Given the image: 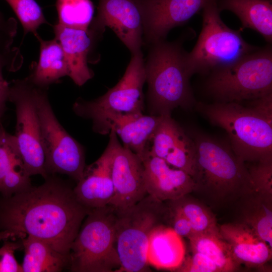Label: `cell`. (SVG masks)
<instances>
[{"mask_svg": "<svg viewBox=\"0 0 272 272\" xmlns=\"http://www.w3.org/2000/svg\"><path fill=\"white\" fill-rule=\"evenodd\" d=\"M147 193L164 202L180 198L195 189L193 178L148 153L143 159Z\"/></svg>", "mask_w": 272, "mask_h": 272, "instance_id": "e0dca14e", "label": "cell"}, {"mask_svg": "<svg viewBox=\"0 0 272 272\" xmlns=\"http://www.w3.org/2000/svg\"><path fill=\"white\" fill-rule=\"evenodd\" d=\"M162 116L97 112L85 116L90 119L95 132L101 134L113 130L123 146L130 149L142 160L149 151L150 143Z\"/></svg>", "mask_w": 272, "mask_h": 272, "instance_id": "4fadbf2b", "label": "cell"}, {"mask_svg": "<svg viewBox=\"0 0 272 272\" xmlns=\"http://www.w3.org/2000/svg\"><path fill=\"white\" fill-rule=\"evenodd\" d=\"M12 45H0V120L6 111L10 88V84L4 77V70L15 72L19 70L23 63V58L19 49L12 47Z\"/></svg>", "mask_w": 272, "mask_h": 272, "instance_id": "f546056e", "label": "cell"}, {"mask_svg": "<svg viewBox=\"0 0 272 272\" xmlns=\"http://www.w3.org/2000/svg\"><path fill=\"white\" fill-rule=\"evenodd\" d=\"M20 246L19 243L6 241L0 248V272H22L14 255Z\"/></svg>", "mask_w": 272, "mask_h": 272, "instance_id": "e575fe53", "label": "cell"}, {"mask_svg": "<svg viewBox=\"0 0 272 272\" xmlns=\"http://www.w3.org/2000/svg\"><path fill=\"white\" fill-rule=\"evenodd\" d=\"M19 155L14 135L6 132L0 120V186Z\"/></svg>", "mask_w": 272, "mask_h": 272, "instance_id": "d6a6232c", "label": "cell"}, {"mask_svg": "<svg viewBox=\"0 0 272 272\" xmlns=\"http://www.w3.org/2000/svg\"><path fill=\"white\" fill-rule=\"evenodd\" d=\"M109 134L113 143L110 173L114 188L109 205L116 210L123 209L137 203L148 194L144 167L139 156L120 144L113 130Z\"/></svg>", "mask_w": 272, "mask_h": 272, "instance_id": "5bb4252c", "label": "cell"}, {"mask_svg": "<svg viewBox=\"0 0 272 272\" xmlns=\"http://www.w3.org/2000/svg\"><path fill=\"white\" fill-rule=\"evenodd\" d=\"M197 108L227 132L232 150L244 162L272 159V115L237 102H200Z\"/></svg>", "mask_w": 272, "mask_h": 272, "instance_id": "3957f363", "label": "cell"}, {"mask_svg": "<svg viewBox=\"0 0 272 272\" xmlns=\"http://www.w3.org/2000/svg\"><path fill=\"white\" fill-rule=\"evenodd\" d=\"M108 27L131 55L142 52L143 21L138 0H99L98 13L89 27L100 35Z\"/></svg>", "mask_w": 272, "mask_h": 272, "instance_id": "9a60e30c", "label": "cell"}, {"mask_svg": "<svg viewBox=\"0 0 272 272\" xmlns=\"http://www.w3.org/2000/svg\"><path fill=\"white\" fill-rule=\"evenodd\" d=\"M183 42L180 38L149 46L145 67L152 115H171L174 109L189 107L195 102Z\"/></svg>", "mask_w": 272, "mask_h": 272, "instance_id": "7a4b0ae2", "label": "cell"}, {"mask_svg": "<svg viewBox=\"0 0 272 272\" xmlns=\"http://www.w3.org/2000/svg\"><path fill=\"white\" fill-rule=\"evenodd\" d=\"M208 75L205 91L216 102L241 103L271 93V44Z\"/></svg>", "mask_w": 272, "mask_h": 272, "instance_id": "5b68a950", "label": "cell"}, {"mask_svg": "<svg viewBox=\"0 0 272 272\" xmlns=\"http://www.w3.org/2000/svg\"><path fill=\"white\" fill-rule=\"evenodd\" d=\"M217 1L207 4L202 10V28L192 50L186 53V63L192 76L208 75L211 72L230 64L256 50L243 38L241 30H233L222 20Z\"/></svg>", "mask_w": 272, "mask_h": 272, "instance_id": "ba28073f", "label": "cell"}, {"mask_svg": "<svg viewBox=\"0 0 272 272\" xmlns=\"http://www.w3.org/2000/svg\"><path fill=\"white\" fill-rule=\"evenodd\" d=\"M186 256L182 237L169 226L160 224L152 231L147 248V261L157 269L175 271Z\"/></svg>", "mask_w": 272, "mask_h": 272, "instance_id": "44dd1931", "label": "cell"}, {"mask_svg": "<svg viewBox=\"0 0 272 272\" xmlns=\"http://www.w3.org/2000/svg\"><path fill=\"white\" fill-rule=\"evenodd\" d=\"M16 234L10 231L4 230L0 231V240H6L11 238L15 237Z\"/></svg>", "mask_w": 272, "mask_h": 272, "instance_id": "f35d334b", "label": "cell"}, {"mask_svg": "<svg viewBox=\"0 0 272 272\" xmlns=\"http://www.w3.org/2000/svg\"><path fill=\"white\" fill-rule=\"evenodd\" d=\"M168 204L179 210L190 222L193 233L219 232L215 216L200 203L186 198V195ZM192 233V234H193Z\"/></svg>", "mask_w": 272, "mask_h": 272, "instance_id": "83f0119b", "label": "cell"}, {"mask_svg": "<svg viewBox=\"0 0 272 272\" xmlns=\"http://www.w3.org/2000/svg\"><path fill=\"white\" fill-rule=\"evenodd\" d=\"M145 82V59L140 52L132 55L123 76L115 86L95 99L87 101L79 98L74 103L73 110L82 118L90 113L102 111L143 113V88Z\"/></svg>", "mask_w": 272, "mask_h": 272, "instance_id": "8fae6325", "label": "cell"}, {"mask_svg": "<svg viewBox=\"0 0 272 272\" xmlns=\"http://www.w3.org/2000/svg\"><path fill=\"white\" fill-rule=\"evenodd\" d=\"M168 219L170 226L181 237L188 238L193 233L191 224L187 219L177 209L167 204Z\"/></svg>", "mask_w": 272, "mask_h": 272, "instance_id": "d590c367", "label": "cell"}, {"mask_svg": "<svg viewBox=\"0 0 272 272\" xmlns=\"http://www.w3.org/2000/svg\"><path fill=\"white\" fill-rule=\"evenodd\" d=\"M185 256L183 262L176 271L221 272L219 267L208 256L198 252H191Z\"/></svg>", "mask_w": 272, "mask_h": 272, "instance_id": "836d02e7", "label": "cell"}, {"mask_svg": "<svg viewBox=\"0 0 272 272\" xmlns=\"http://www.w3.org/2000/svg\"><path fill=\"white\" fill-rule=\"evenodd\" d=\"M34 86L46 172L48 175H66L78 182L86 167L84 148L57 120L49 100L48 89Z\"/></svg>", "mask_w": 272, "mask_h": 272, "instance_id": "9c48e42d", "label": "cell"}, {"mask_svg": "<svg viewBox=\"0 0 272 272\" xmlns=\"http://www.w3.org/2000/svg\"><path fill=\"white\" fill-rule=\"evenodd\" d=\"M9 101L15 107L16 124L14 135L23 166L31 176H48L45 168L39 116L34 96V86L26 77L10 84Z\"/></svg>", "mask_w": 272, "mask_h": 272, "instance_id": "30bf717a", "label": "cell"}, {"mask_svg": "<svg viewBox=\"0 0 272 272\" xmlns=\"http://www.w3.org/2000/svg\"><path fill=\"white\" fill-rule=\"evenodd\" d=\"M54 38L63 51L69 70V77L78 86L91 79L94 73L89 67V54L99 34L91 28L87 29L69 28L55 24Z\"/></svg>", "mask_w": 272, "mask_h": 272, "instance_id": "d6986e66", "label": "cell"}, {"mask_svg": "<svg viewBox=\"0 0 272 272\" xmlns=\"http://www.w3.org/2000/svg\"><path fill=\"white\" fill-rule=\"evenodd\" d=\"M30 177L19 155L2 181L0 193L2 197H10L30 187Z\"/></svg>", "mask_w": 272, "mask_h": 272, "instance_id": "1f68e13d", "label": "cell"}, {"mask_svg": "<svg viewBox=\"0 0 272 272\" xmlns=\"http://www.w3.org/2000/svg\"><path fill=\"white\" fill-rule=\"evenodd\" d=\"M196 148L195 190L224 201L252 192L246 163L231 147L201 133L190 136Z\"/></svg>", "mask_w": 272, "mask_h": 272, "instance_id": "277c9868", "label": "cell"}, {"mask_svg": "<svg viewBox=\"0 0 272 272\" xmlns=\"http://www.w3.org/2000/svg\"><path fill=\"white\" fill-rule=\"evenodd\" d=\"M57 23L61 26L87 29L93 19L94 7L91 0H56Z\"/></svg>", "mask_w": 272, "mask_h": 272, "instance_id": "4316f807", "label": "cell"}, {"mask_svg": "<svg viewBox=\"0 0 272 272\" xmlns=\"http://www.w3.org/2000/svg\"><path fill=\"white\" fill-rule=\"evenodd\" d=\"M191 252L202 253L210 258L221 272L238 271L240 266L235 260L228 244L219 232L193 233L187 238Z\"/></svg>", "mask_w": 272, "mask_h": 272, "instance_id": "d4e9b609", "label": "cell"}, {"mask_svg": "<svg viewBox=\"0 0 272 272\" xmlns=\"http://www.w3.org/2000/svg\"><path fill=\"white\" fill-rule=\"evenodd\" d=\"M251 163L247 167L252 192L272 201V159Z\"/></svg>", "mask_w": 272, "mask_h": 272, "instance_id": "4dcf8cb0", "label": "cell"}, {"mask_svg": "<svg viewBox=\"0 0 272 272\" xmlns=\"http://www.w3.org/2000/svg\"><path fill=\"white\" fill-rule=\"evenodd\" d=\"M17 22L13 18L6 19L0 12V33L16 35Z\"/></svg>", "mask_w": 272, "mask_h": 272, "instance_id": "8d00e7d4", "label": "cell"}, {"mask_svg": "<svg viewBox=\"0 0 272 272\" xmlns=\"http://www.w3.org/2000/svg\"><path fill=\"white\" fill-rule=\"evenodd\" d=\"M19 20L24 34H37V29L43 24H48L43 11L35 0H5Z\"/></svg>", "mask_w": 272, "mask_h": 272, "instance_id": "f1b7e54d", "label": "cell"}, {"mask_svg": "<svg viewBox=\"0 0 272 272\" xmlns=\"http://www.w3.org/2000/svg\"><path fill=\"white\" fill-rule=\"evenodd\" d=\"M39 186L0 198V231L41 240L69 256L81 225L91 209L77 199L73 189L49 175Z\"/></svg>", "mask_w": 272, "mask_h": 272, "instance_id": "6da1fadb", "label": "cell"}, {"mask_svg": "<svg viewBox=\"0 0 272 272\" xmlns=\"http://www.w3.org/2000/svg\"><path fill=\"white\" fill-rule=\"evenodd\" d=\"M34 36L40 43L39 56L38 61L32 63L27 78L34 85L48 89L69 76V67L61 45L55 38L45 40L38 33Z\"/></svg>", "mask_w": 272, "mask_h": 272, "instance_id": "7402d4cb", "label": "cell"}, {"mask_svg": "<svg viewBox=\"0 0 272 272\" xmlns=\"http://www.w3.org/2000/svg\"><path fill=\"white\" fill-rule=\"evenodd\" d=\"M115 211L119 271H151L147 257L149 237L155 227L167 222V205L148 194L137 203Z\"/></svg>", "mask_w": 272, "mask_h": 272, "instance_id": "8992f818", "label": "cell"}, {"mask_svg": "<svg viewBox=\"0 0 272 272\" xmlns=\"http://www.w3.org/2000/svg\"><path fill=\"white\" fill-rule=\"evenodd\" d=\"M237 263L248 268H262L272 258V248L246 224L227 223L219 226Z\"/></svg>", "mask_w": 272, "mask_h": 272, "instance_id": "ffe728a7", "label": "cell"}, {"mask_svg": "<svg viewBox=\"0 0 272 272\" xmlns=\"http://www.w3.org/2000/svg\"><path fill=\"white\" fill-rule=\"evenodd\" d=\"M217 0H138L143 17L144 45L164 41L170 31L187 23Z\"/></svg>", "mask_w": 272, "mask_h": 272, "instance_id": "7c38bea8", "label": "cell"}, {"mask_svg": "<svg viewBox=\"0 0 272 272\" xmlns=\"http://www.w3.org/2000/svg\"><path fill=\"white\" fill-rule=\"evenodd\" d=\"M16 35L0 33V45L12 44Z\"/></svg>", "mask_w": 272, "mask_h": 272, "instance_id": "74e56055", "label": "cell"}, {"mask_svg": "<svg viewBox=\"0 0 272 272\" xmlns=\"http://www.w3.org/2000/svg\"><path fill=\"white\" fill-rule=\"evenodd\" d=\"M220 12L230 11L241 21V30L252 29L259 33L267 44L272 43L271 0H217Z\"/></svg>", "mask_w": 272, "mask_h": 272, "instance_id": "603a6c76", "label": "cell"}, {"mask_svg": "<svg viewBox=\"0 0 272 272\" xmlns=\"http://www.w3.org/2000/svg\"><path fill=\"white\" fill-rule=\"evenodd\" d=\"M148 153L194 178L196 163L194 141L171 115L162 116L150 141Z\"/></svg>", "mask_w": 272, "mask_h": 272, "instance_id": "2e32d148", "label": "cell"}, {"mask_svg": "<svg viewBox=\"0 0 272 272\" xmlns=\"http://www.w3.org/2000/svg\"><path fill=\"white\" fill-rule=\"evenodd\" d=\"M22 245L25 251L22 272H58L69 266V256L41 240L27 236Z\"/></svg>", "mask_w": 272, "mask_h": 272, "instance_id": "cb8c5ba5", "label": "cell"}, {"mask_svg": "<svg viewBox=\"0 0 272 272\" xmlns=\"http://www.w3.org/2000/svg\"><path fill=\"white\" fill-rule=\"evenodd\" d=\"M115 219V208L111 205L91 210L71 247L72 271H119Z\"/></svg>", "mask_w": 272, "mask_h": 272, "instance_id": "52a82bcc", "label": "cell"}, {"mask_svg": "<svg viewBox=\"0 0 272 272\" xmlns=\"http://www.w3.org/2000/svg\"><path fill=\"white\" fill-rule=\"evenodd\" d=\"M113 143L109 137L107 147L101 156L86 166L82 178L73 189L78 201L93 209L109 205L114 195L110 173Z\"/></svg>", "mask_w": 272, "mask_h": 272, "instance_id": "ac0fdd59", "label": "cell"}, {"mask_svg": "<svg viewBox=\"0 0 272 272\" xmlns=\"http://www.w3.org/2000/svg\"><path fill=\"white\" fill-rule=\"evenodd\" d=\"M246 196L248 198L242 211V223L272 248V201L253 192Z\"/></svg>", "mask_w": 272, "mask_h": 272, "instance_id": "484cf974", "label": "cell"}]
</instances>
